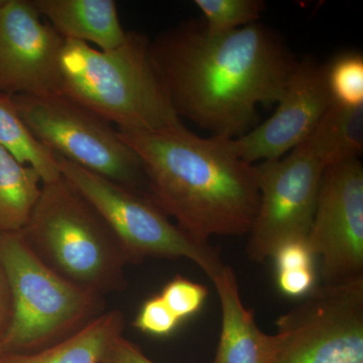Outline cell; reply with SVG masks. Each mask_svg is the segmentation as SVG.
Segmentation results:
<instances>
[{
  "instance_id": "2e32d148",
  "label": "cell",
  "mask_w": 363,
  "mask_h": 363,
  "mask_svg": "<svg viewBox=\"0 0 363 363\" xmlns=\"http://www.w3.org/2000/svg\"><path fill=\"white\" fill-rule=\"evenodd\" d=\"M42 179L0 147V235L21 233L39 200Z\"/></svg>"
},
{
  "instance_id": "277c9868",
  "label": "cell",
  "mask_w": 363,
  "mask_h": 363,
  "mask_svg": "<svg viewBox=\"0 0 363 363\" xmlns=\"http://www.w3.org/2000/svg\"><path fill=\"white\" fill-rule=\"evenodd\" d=\"M145 35L128 32L116 49L101 51L65 40L59 95L116 124L117 130L159 133L184 125L169 101Z\"/></svg>"
},
{
  "instance_id": "ac0fdd59",
  "label": "cell",
  "mask_w": 363,
  "mask_h": 363,
  "mask_svg": "<svg viewBox=\"0 0 363 363\" xmlns=\"http://www.w3.org/2000/svg\"><path fill=\"white\" fill-rule=\"evenodd\" d=\"M210 33L223 35L259 23L266 9L262 0H195Z\"/></svg>"
},
{
  "instance_id": "30bf717a",
  "label": "cell",
  "mask_w": 363,
  "mask_h": 363,
  "mask_svg": "<svg viewBox=\"0 0 363 363\" xmlns=\"http://www.w3.org/2000/svg\"><path fill=\"white\" fill-rule=\"evenodd\" d=\"M342 157L324 173L307 242L320 259L322 285L363 278V167Z\"/></svg>"
},
{
  "instance_id": "9c48e42d",
  "label": "cell",
  "mask_w": 363,
  "mask_h": 363,
  "mask_svg": "<svg viewBox=\"0 0 363 363\" xmlns=\"http://www.w3.org/2000/svg\"><path fill=\"white\" fill-rule=\"evenodd\" d=\"M274 335V363H363V278L315 286Z\"/></svg>"
},
{
  "instance_id": "7402d4cb",
  "label": "cell",
  "mask_w": 363,
  "mask_h": 363,
  "mask_svg": "<svg viewBox=\"0 0 363 363\" xmlns=\"http://www.w3.org/2000/svg\"><path fill=\"white\" fill-rule=\"evenodd\" d=\"M277 281L288 297L304 298L316 286V272L315 269L277 272Z\"/></svg>"
},
{
  "instance_id": "8992f818",
  "label": "cell",
  "mask_w": 363,
  "mask_h": 363,
  "mask_svg": "<svg viewBox=\"0 0 363 363\" xmlns=\"http://www.w3.org/2000/svg\"><path fill=\"white\" fill-rule=\"evenodd\" d=\"M13 318L2 353L28 354L61 342L105 312L104 295L60 276L33 252L23 233L0 235Z\"/></svg>"
},
{
  "instance_id": "7a4b0ae2",
  "label": "cell",
  "mask_w": 363,
  "mask_h": 363,
  "mask_svg": "<svg viewBox=\"0 0 363 363\" xmlns=\"http://www.w3.org/2000/svg\"><path fill=\"white\" fill-rule=\"evenodd\" d=\"M118 131L142 161L150 197L203 243L248 235L259 206L255 164L234 138L197 135L185 125L159 133Z\"/></svg>"
},
{
  "instance_id": "6da1fadb",
  "label": "cell",
  "mask_w": 363,
  "mask_h": 363,
  "mask_svg": "<svg viewBox=\"0 0 363 363\" xmlns=\"http://www.w3.org/2000/svg\"><path fill=\"white\" fill-rule=\"evenodd\" d=\"M150 49L177 116L226 138L245 135L259 106L278 104L298 61L259 21L223 35L208 32L203 20L182 21Z\"/></svg>"
},
{
  "instance_id": "e0dca14e",
  "label": "cell",
  "mask_w": 363,
  "mask_h": 363,
  "mask_svg": "<svg viewBox=\"0 0 363 363\" xmlns=\"http://www.w3.org/2000/svg\"><path fill=\"white\" fill-rule=\"evenodd\" d=\"M0 147L21 164L35 169L43 184L62 178L57 155L33 135L13 97L4 92H0Z\"/></svg>"
},
{
  "instance_id": "d6986e66",
  "label": "cell",
  "mask_w": 363,
  "mask_h": 363,
  "mask_svg": "<svg viewBox=\"0 0 363 363\" xmlns=\"http://www.w3.org/2000/svg\"><path fill=\"white\" fill-rule=\"evenodd\" d=\"M327 81L332 100L350 111L363 106V57L358 52L339 54L326 63Z\"/></svg>"
},
{
  "instance_id": "d4e9b609",
  "label": "cell",
  "mask_w": 363,
  "mask_h": 363,
  "mask_svg": "<svg viewBox=\"0 0 363 363\" xmlns=\"http://www.w3.org/2000/svg\"><path fill=\"white\" fill-rule=\"evenodd\" d=\"M1 353H2V352H1V350H0V354H1Z\"/></svg>"
},
{
  "instance_id": "ba28073f",
  "label": "cell",
  "mask_w": 363,
  "mask_h": 363,
  "mask_svg": "<svg viewBox=\"0 0 363 363\" xmlns=\"http://www.w3.org/2000/svg\"><path fill=\"white\" fill-rule=\"evenodd\" d=\"M13 97L33 135L55 155L149 195L142 161L108 121L62 95Z\"/></svg>"
},
{
  "instance_id": "603a6c76",
  "label": "cell",
  "mask_w": 363,
  "mask_h": 363,
  "mask_svg": "<svg viewBox=\"0 0 363 363\" xmlns=\"http://www.w3.org/2000/svg\"><path fill=\"white\" fill-rule=\"evenodd\" d=\"M100 363H157L145 354L142 348L123 335L114 339Z\"/></svg>"
},
{
  "instance_id": "9a60e30c",
  "label": "cell",
  "mask_w": 363,
  "mask_h": 363,
  "mask_svg": "<svg viewBox=\"0 0 363 363\" xmlns=\"http://www.w3.org/2000/svg\"><path fill=\"white\" fill-rule=\"evenodd\" d=\"M124 328L123 312H104L61 342L28 354L1 353L0 363H100L112 341L123 335Z\"/></svg>"
},
{
  "instance_id": "484cf974",
  "label": "cell",
  "mask_w": 363,
  "mask_h": 363,
  "mask_svg": "<svg viewBox=\"0 0 363 363\" xmlns=\"http://www.w3.org/2000/svg\"><path fill=\"white\" fill-rule=\"evenodd\" d=\"M0 2H1V0H0Z\"/></svg>"
},
{
  "instance_id": "ffe728a7",
  "label": "cell",
  "mask_w": 363,
  "mask_h": 363,
  "mask_svg": "<svg viewBox=\"0 0 363 363\" xmlns=\"http://www.w3.org/2000/svg\"><path fill=\"white\" fill-rule=\"evenodd\" d=\"M160 296L182 322L202 309L208 297V290L201 284L176 276L164 286Z\"/></svg>"
},
{
  "instance_id": "7c38bea8",
  "label": "cell",
  "mask_w": 363,
  "mask_h": 363,
  "mask_svg": "<svg viewBox=\"0 0 363 363\" xmlns=\"http://www.w3.org/2000/svg\"><path fill=\"white\" fill-rule=\"evenodd\" d=\"M326 63L313 57L298 60L274 113L240 138L236 152L248 164L286 156L314 133L332 104Z\"/></svg>"
},
{
  "instance_id": "5bb4252c",
  "label": "cell",
  "mask_w": 363,
  "mask_h": 363,
  "mask_svg": "<svg viewBox=\"0 0 363 363\" xmlns=\"http://www.w3.org/2000/svg\"><path fill=\"white\" fill-rule=\"evenodd\" d=\"M33 4L40 16L65 40L111 51L123 45L128 37L113 0H33Z\"/></svg>"
},
{
  "instance_id": "8fae6325",
  "label": "cell",
  "mask_w": 363,
  "mask_h": 363,
  "mask_svg": "<svg viewBox=\"0 0 363 363\" xmlns=\"http://www.w3.org/2000/svg\"><path fill=\"white\" fill-rule=\"evenodd\" d=\"M62 38L33 0L0 2V92L11 96L59 95Z\"/></svg>"
},
{
  "instance_id": "44dd1931",
  "label": "cell",
  "mask_w": 363,
  "mask_h": 363,
  "mask_svg": "<svg viewBox=\"0 0 363 363\" xmlns=\"http://www.w3.org/2000/svg\"><path fill=\"white\" fill-rule=\"evenodd\" d=\"M180 323L160 295L147 298L133 322V327L138 330L157 337L171 335Z\"/></svg>"
},
{
  "instance_id": "3957f363",
  "label": "cell",
  "mask_w": 363,
  "mask_h": 363,
  "mask_svg": "<svg viewBox=\"0 0 363 363\" xmlns=\"http://www.w3.org/2000/svg\"><path fill=\"white\" fill-rule=\"evenodd\" d=\"M359 112L332 102L304 143L278 160L255 164L259 206L248 233V259L264 262L284 243L307 238L325 172L338 160L362 152L354 135Z\"/></svg>"
},
{
  "instance_id": "4fadbf2b",
  "label": "cell",
  "mask_w": 363,
  "mask_h": 363,
  "mask_svg": "<svg viewBox=\"0 0 363 363\" xmlns=\"http://www.w3.org/2000/svg\"><path fill=\"white\" fill-rule=\"evenodd\" d=\"M221 306V330L212 363H274L277 340L260 330L243 304L233 267H222L211 279Z\"/></svg>"
},
{
  "instance_id": "52a82bcc",
  "label": "cell",
  "mask_w": 363,
  "mask_h": 363,
  "mask_svg": "<svg viewBox=\"0 0 363 363\" xmlns=\"http://www.w3.org/2000/svg\"><path fill=\"white\" fill-rule=\"evenodd\" d=\"M57 157L62 177L84 196L111 227L128 264H142L149 257L186 259L211 279L221 271L224 264L218 250L184 233L149 195Z\"/></svg>"
},
{
  "instance_id": "5b68a950",
  "label": "cell",
  "mask_w": 363,
  "mask_h": 363,
  "mask_svg": "<svg viewBox=\"0 0 363 363\" xmlns=\"http://www.w3.org/2000/svg\"><path fill=\"white\" fill-rule=\"evenodd\" d=\"M33 252L60 276L105 295L126 286L123 245L101 214L62 177L43 184L21 230Z\"/></svg>"
},
{
  "instance_id": "cb8c5ba5",
  "label": "cell",
  "mask_w": 363,
  "mask_h": 363,
  "mask_svg": "<svg viewBox=\"0 0 363 363\" xmlns=\"http://www.w3.org/2000/svg\"><path fill=\"white\" fill-rule=\"evenodd\" d=\"M13 318V297L6 272L0 264V340L6 335Z\"/></svg>"
}]
</instances>
